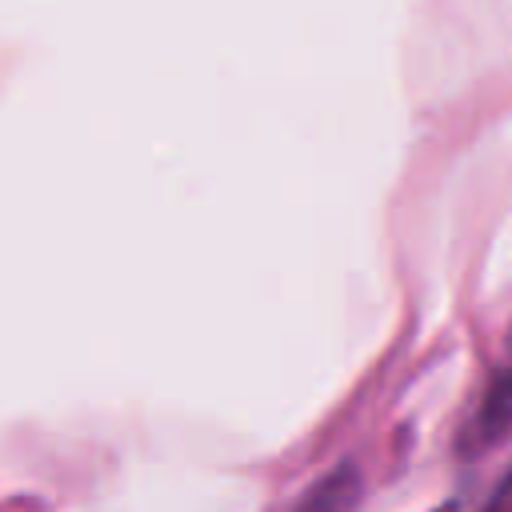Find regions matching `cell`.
<instances>
[{"instance_id": "6da1fadb", "label": "cell", "mask_w": 512, "mask_h": 512, "mask_svg": "<svg viewBox=\"0 0 512 512\" xmlns=\"http://www.w3.org/2000/svg\"><path fill=\"white\" fill-rule=\"evenodd\" d=\"M512 428V332L504 340V356L496 364V376L488 384V396L476 412V432L480 440H492V436H504Z\"/></svg>"}, {"instance_id": "7a4b0ae2", "label": "cell", "mask_w": 512, "mask_h": 512, "mask_svg": "<svg viewBox=\"0 0 512 512\" xmlns=\"http://www.w3.org/2000/svg\"><path fill=\"white\" fill-rule=\"evenodd\" d=\"M356 500H360V476L352 464H340L296 504V512H356Z\"/></svg>"}]
</instances>
